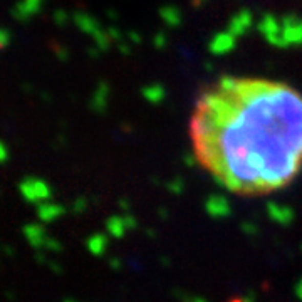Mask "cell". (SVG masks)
<instances>
[{
  "label": "cell",
  "mask_w": 302,
  "mask_h": 302,
  "mask_svg": "<svg viewBox=\"0 0 302 302\" xmlns=\"http://www.w3.org/2000/svg\"><path fill=\"white\" fill-rule=\"evenodd\" d=\"M193 155L225 190L261 197L302 171V94L286 82L225 76L198 96Z\"/></svg>",
  "instance_id": "6da1fadb"
},
{
  "label": "cell",
  "mask_w": 302,
  "mask_h": 302,
  "mask_svg": "<svg viewBox=\"0 0 302 302\" xmlns=\"http://www.w3.org/2000/svg\"><path fill=\"white\" fill-rule=\"evenodd\" d=\"M19 190L22 193V197L26 198L29 203H46L47 200H51L52 197V188L47 181L34 177H27L20 181Z\"/></svg>",
  "instance_id": "7a4b0ae2"
},
{
  "label": "cell",
  "mask_w": 302,
  "mask_h": 302,
  "mask_svg": "<svg viewBox=\"0 0 302 302\" xmlns=\"http://www.w3.org/2000/svg\"><path fill=\"white\" fill-rule=\"evenodd\" d=\"M40 10H42V4L32 2V0H22V2H17L14 7H12L10 14L17 22L26 24L32 19L34 15H37Z\"/></svg>",
  "instance_id": "3957f363"
},
{
  "label": "cell",
  "mask_w": 302,
  "mask_h": 302,
  "mask_svg": "<svg viewBox=\"0 0 302 302\" xmlns=\"http://www.w3.org/2000/svg\"><path fill=\"white\" fill-rule=\"evenodd\" d=\"M24 235L30 245L34 247L35 250H44V244L46 240L49 239V235L46 233V228L42 225H37V223H29L22 228Z\"/></svg>",
  "instance_id": "277c9868"
},
{
  "label": "cell",
  "mask_w": 302,
  "mask_h": 302,
  "mask_svg": "<svg viewBox=\"0 0 302 302\" xmlns=\"http://www.w3.org/2000/svg\"><path fill=\"white\" fill-rule=\"evenodd\" d=\"M64 213V208L59 207V205L56 203H40L37 207V217L44 222V223H49V222H54L57 219V217H60Z\"/></svg>",
  "instance_id": "5b68a950"
},
{
  "label": "cell",
  "mask_w": 302,
  "mask_h": 302,
  "mask_svg": "<svg viewBox=\"0 0 302 302\" xmlns=\"http://www.w3.org/2000/svg\"><path fill=\"white\" fill-rule=\"evenodd\" d=\"M74 22L76 26L79 27L81 30H84V32L88 34H98V26H96V20L91 19V17L84 15V14H76L74 15Z\"/></svg>",
  "instance_id": "8992f818"
},
{
  "label": "cell",
  "mask_w": 302,
  "mask_h": 302,
  "mask_svg": "<svg viewBox=\"0 0 302 302\" xmlns=\"http://www.w3.org/2000/svg\"><path fill=\"white\" fill-rule=\"evenodd\" d=\"M10 40H12L10 30H7L5 27L0 26V51H2V49H7V47L10 46Z\"/></svg>",
  "instance_id": "52a82bcc"
},
{
  "label": "cell",
  "mask_w": 302,
  "mask_h": 302,
  "mask_svg": "<svg viewBox=\"0 0 302 302\" xmlns=\"http://www.w3.org/2000/svg\"><path fill=\"white\" fill-rule=\"evenodd\" d=\"M52 20L56 22V26H66L68 24V14L64 10H54L52 14Z\"/></svg>",
  "instance_id": "ba28073f"
},
{
  "label": "cell",
  "mask_w": 302,
  "mask_h": 302,
  "mask_svg": "<svg viewBox=\"0 0 302 302\" xmlns=\"http://www.w3.org/2000/svg\"><path fill=\"white\" fill-rule=\"evenodd\" d=\"M54 250V252H60L62 250V245H60V242L59 240H56V239H52V237H49L46 240V244H44V250Z\"/></svg>",
  "instance_id": "9c48e42d"
},
{
  "label": "cell",
  "mask_w": 302,
  "mask_h": 302,
  "mask_svg": "<svg viewBox=\"0 0 302 302\" xmlns=\"http://www.w3.org/2000/svg\"><path fill=\"white\" fill-rule=\"evenodd\" d=\"M52 49H54V52H56V56H57V59H60V60H68V57H69V52L66 51V47L64 46H59V44H56V42H52Z\"/></svg>",
  "instance_id": "30bf717a"
},
{
  "label": "cell",
  "mask_w": 302,
  "mask_h": 302,
  "mask_svg": "<svg viewBox=\"0 0 302 302\" xmlns=\"http://www.w3.org/2000/svg\"><path fill=\"white\" fill-rule=\"evenodd\" d=\"M9 146L7 144H5L2 140H0V165H2V163H5L9 160Z\"/></svg>",
  "instance_id": "8fae6325"
},
{
  "label": "cell",
  "mask_w": 302,
  "mask_h": 302,
  "mask_svg": "<svg viewBox=\"0 0 302 302\" xmlns=\"http://www.w3.org/2000/svg\"><path fill=\"white\" fill-rule=\"evenodd\" d=\"M32 2H39V4H44V0H32Z\"/></svg>",
  "instance_id": "7c38bea8"
},
{
  "label": "cell",
  "mask_w": 302,
  "mask_h": 302,
  "mask_svg": "<svg viewBox=\"0 0 302 302\" xmlns=\"http://www.w3.org/2000/svg\"><path fill=\"white\" fill-rule=\"evenodd\" d=\"M66 302H72V300H66Z\"/></svg>",
  "instance_id": "4fadbf2b"
}]
</instances>
